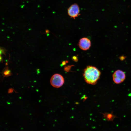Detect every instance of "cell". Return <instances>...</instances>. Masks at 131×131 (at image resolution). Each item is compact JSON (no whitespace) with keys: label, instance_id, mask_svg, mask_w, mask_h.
Masks as SVG:
<instances>
[{"label":"cell","instance_id":"6","mask_svg":"<svg viewBox=\"0 0 131 131\" xmlns=\"http://www.w3.org/2000/svg\"><path fill=\"white\" fill-rule=\"evenodd\" d=\"M3 74L4 76H8L11 74V73L9 70L7 69L4 71Z\"/></svg>","mask_w":131,"mask_h":131},{"label":"cell","instance_id":"1","mask_svg":"<svg viewBox=\"0 0 131 131\" xmlns=\"http://www.w3.org/2000/svg\"><path fill=\"white\" fill-rule=\"evenodd\" d=\"M100 71L96 67L88 66L83 70V76L86 82L92 85L95 84L100 78Z\"/></svg>","mask_w":131,"mask_h":131},{"label":"cell","instance_id":"4","mask_svg":"<svg viewBox=\"0 0 131 131\" xmlns=\"http://www.w3.org/2000/svg\"><path fill=\"white\" fill-rule=\"evenodd\" d=\"M67 12L70 17L75 19L80 15V10L79 6L76 3L72 5L68 8Z\"/></svg>","mask_w":131,"mask_h":131},{"label":"cell","instance_id":"5","mask_svg":"<svg viewBox=\"0 0 131 131\" xmlns=\"http://www.w3.org/2000/svg\"><path fill=\"white\" fill-rule=\"evenodd\" d=\"M78 45L80 48L82 50H86L90 47L91 42L89 39L87 38L84 37L80 39Z\"/></svg>","mask_w":131,"mask_h":131},{"label":"cell","instance_id":"8","mask_svg":"<svg viewBox=\"0 0 131 131\" xmlns=\"http://www.w3.org/2000/svg\"><path fill=\"white\" fill-rule=\"evenodd\" d=\"M71 66H67L65 68V70H66V71H68L70 69V68Z\"/></svg>","mask_w":131,"mask_h":131},{"label":"cell","instance_id":"3","mask_svg":"<svg viewBox=\"0 0 131 131\" xmlns=\"http://www.w3.org/2000/svg\"><path fill=\"white\" fill-rule=\"evenodd\" d=\"M113 81L116 84H119L123 82L126 78L125 73L123 71L118 70L116 71L112 75Z\"/></svg>","mask_w":131,"mask_h":131},{"label":"cell","instance_id":"7","mask_svg":"<svg viewBox=\"0 0 131 131\" xmlns=\"http://www.w3.org/2000/svg\"><path fill=\"white\" fill-rule=\"evenodd\" d=\"M72 59L75 62H77L78 61L77 57L76 56H74L72 57Z\"/></svg>","mask_w":131,"mask_h":131},{"label":"cell","instance_id":"11","mask_svg":"<svg viewBox=\"0 0 131 131\" xmlns=\"http://www.w3.org/2000/svg\"><path fill=\"white\" fill-rule=\"evenodd\" d=\"M46 33H48L49 32V31L48 30H46Z\"/></svg>","mask_w":131,"mask_h":131},{"label":"cell","instance_id":"2","mask_svg":"<svg viewBox=\"0 0 131 131\" xmlns=\"http://www.w3.org/2000/svg\"><path fill=\"white\" fill-rule=\"evenodd\" d=\"M64 79L61 74H56L51 77L50 79L51 85L53 87L58 88L61 87L64 84Z\"/></svg>","mask_w":131,"mask_h":131},{"label":"cell","instance_id":"9","mask_svg":"<svg viewBox=\"0 0 131 131\" xmlns=\"http://www.w3.org/2000/svg\"><path fill=\"white\" fill-rule=\"evenodd\" d=\"M13 89L12 88L9 89L8 90V93H11L13 91Z\"/></svg>","mask_w":131,"mask_h":131},{"label":"cell","instance_id":"10","mask_svg":"<svg viewBox=\"0 0 131 131\" xmlns=\"http://www.w3.org/2000/svg\"><path fill=\"white\" fill-rule=\"evenodd\" d=\"M66 61H64L62 62V64L63 65H65L66 64Z\"/></svg>","mask_w":131,"mask_h":131}]
</instances>
